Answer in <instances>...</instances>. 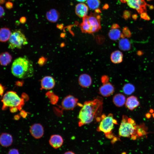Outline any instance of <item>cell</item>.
Returning a JSON list of instances; mask_svg holds the SVG:
<instances>
[{"instance_id":"3957f363","label":"cell","mask_w":154,"mask_h":154,"mask_svg":"<svg viewBox=\"0 0 154 154\" xmlns=\"http://www.w3.org/2000/svg\"><path fill=\"white\" fill-rule=\"evenodd\" d=\"M139 126L133 119L123 115L119 129V135L120 137H130L133 139H136Z\"/></svg>"},{"instance_id":"484cf974","label":"cell","mask_w":154,"mask_h":154,"mask_svg":"<svg viewBox=\"0 0 154 154\" xmlns=\"http://www.w3.org/2000/svg\"><path fill=\"white\" fill-rule=\"evenodd\" d=\"M135 88L134 86L130 83L125 84L123 88V90L124 94L127 95H130L135 91Z\"/></svg>"},{"instance_id":"e575fe53","label":"cell","mask_w":154,"mask_h":154,"mask_svg":"<svg viewBox=\"0 0 154 154\" xmlns=\"http://www.w3.org/2000/svg\"><path fill=\"white\" fill-rule=\"evenodd\" d=\"M63 154H75V153L72 151H68L66 152Z\"/></svg>"},{"instance_id":"5b68a950","label":"cell","mask_w":154,"mask_h":154,"mask_svg":"<svg viewBox=\"0 0 154 154\" xmlns=\"http://www.w3.org/2000/svg\"><path fill=\"white\" fill-rule=\"evenodd\" d=\"M100 123L97 128V131L104 133L106 137L111 139L113 137L112 132L114 124H117L116 120L115 119L113 114L110 113L106 116L103 114L100 116Z\"/></svg>"},{"instance_id":"83f0119b","label":"cell","mask_w":154,"mask_h":154,"mask_svg":"<svg viewBox=\"0 0 154 154\" xmlns=\"http://www.w3.org/2000/svg\"><path fill=\"white\" fill-rule=\"evenodd\" d=\"M8 154H20V153L17 149L12 148L9 150Z\"/></svg>"},{"instance_id":"ba28073f","label":"cell","mask_w":154,"mask_h":154,"mask_svg":"<svg viewBox=\"0 0 154 154\" xmlns=\"http://www.w3.org/2000/svg\"><path fill=\"white\" fill-rule=\"evenodd\" d=\"M122 3L126 2L130 7L136 10L138 13L141 14L146 12V6L148 5L145 0H120Z\"/></svg>"},{"instance_id":"ab89813d","label":"cell","mask_w":154,"mask_h":154,"mask_svg":"<svg viewBox=\"0 0 154 154\" xmlns=\"http://www.w3.org/2000/svg\"><path fill=\"white\" fill-rule=\"evenodd\" d=\"M146 116L147 117L149 118L151 116V115L149 114L148 113L146 114Z\"/></svg>"},{"instance_id":"f546056e","label":"cell","mask_w":154,"mask_h":154,"mask_svg":"<svg viewBox=\"0 0 154 154\" xmlns=\"http://www.w3.org/2000/svg\"><path fill=\"white\" fill-rule=\"evenodd\" d=\"M123 30L124 33L125 35L127 37H130L131 36V33L130 32L127 28H125Z\"/></svg>"},{"instance_id":"7bdbcfd3","label":"cell","mask_w":154,"mask_h":154,"mask_svg":"<svg viewBox=\"0 0 154 154\" xmlns=\"http://www.w3.org/2000/svg\"></svg>"},{"instance_id":"b9f144b4","label":"cell","mask_w":154,"mask_h":154,"mask_svg":"<svg viewBox=\"0 0 154 154\" xmlns=\"http://www.w3.org/2000/svg\"><path fill=\"white\" fill-rule=\"evenodd\" d=\"M147 1H151L152 0H147Z\"/></svg>"},{"instance_id":"836d02e7","label":"cell","mask_w":154,"mask_h":154,"mask_svg":"<svg viewBox=\"0 0 154 154\" xmlns=\"http://www.w3.org/2000/svg\"><path fill=\"white\" fill-rule=\"evenodd\" d=\"M18 108L17 107H12L10 108V112L12 113L15 112L17 111Z\"/></svg>"},{"instance_id":"30bf717a","label":"cell","mask_w":154,"mask_h":154,"mask_svg":"<svg viewBox=\"0 0 154 154\" xmlns=\"http://www.w3.org/2000/svg\"><path fill=\"white\" fill-rule=\"evenodd\" d=\"M78 100L73 96L69 95L66 97L62 103L63 108L66 110H72L78 104Z\"/></svg>"},{"instance_id":"9a60e30c","label":"cell","mask_w":154,"mask_h":154,"mask_svg":"<svg viewBox=\"0 0 154 154\" xmlns=\"http://www.w3.org/2000/svg\"><path fill=\"white\" fill-rule=\"evenodd\" d=\"M88 11V7L84 3H79L76 6L75 13L77 16L80 18H83L87 15Z\"/></svg>"},{"instance_id":"44dd1931","label":"cell","mask_w":154,"mask_h":154,"mask_svg":"<svg viewBox=\"0 0 154 154\" xmlns=\"http://www.w3.org/2000/svg\"><path fill=\"white\" fill-rule=\"evenodd\" d=\"M110 58L112 62L114 63H120L123 60V53L119 50L115 51L111 54Z\"/></svg>"},{"instance_id":"7c38bea8","label":"cell","mask_w":154,"mask_h":154,"mask_svg":"<svg viewBox=\"0 0 154 154\" xmlns=\"http://www.w3.org/2000/svg\"><path fill=\"white\" fill-rule=\"evenodd\" d=\"M49 142L52 147L55 149H57L62 145L64 141L61 136L59 135L54 134L51 136Z\"/></svg>"},{"instance_id":"5bb4252c","label":"cell","mask_w":154,"mask_h":154,"mask_svg":"<svg viewBox=\"0 0 154 154\" xmlns=\"http://www.w3.org/2000/svg\"><path fill=\"white\" fill-rule=\"evenodd\" d=\"M13 142V138L11 134L3 133L0 135V144L3 147H9L11 145Z\"/></svg>"},{"instance_id":"6da1fadb","label":"cell","mask_w":154,"mask_h":154,"mask_svg":"<svg viewBox=\"0 0 154 154\" xmlns=\"http://www.w3.org/2000/svg\"><path fill=\"white\" fill-rule=\"evenodd\" d=\"M103 100L97 97L94 100L85 102L80 111L78 125L80 127L89 123L99 117L102 110Z\"/></svg>"},{"instance_id":"f1b7e54d","label":"cell","mask_w":154,"mask_h":154,"mask_svg":"<svg viewBox=\"0 0 154 154\" xmlns=\"http://www.w3.org/2000/svg\"><path fill=\"white\" fill-rule=\"evenodd\" d=\"M5 6L7 9H10L13 8V5L11 2L8 1L6 3Z\"/></svg>"},{"instance_id":"ac0fdd59","label":"cell","mask_w":154,"mask_h":154,"mask_svg":"<svg viewBox=\"0 0 154 154\" xmlns=\"http://www.w3.org/2000/svg\"><path fill=\"white\" fill-rule=\"evenodd\" d=\"M113 101L115 105L117 107H122L125 103V97L122 94H117L114 96Z\"/></svg>"},{"instance_id":"7a4b0ae2","label":"cell","mask_w":154,"mask_h":154,"mask_svg":"<svg viewBox=\"0 0 154 154\" xmlns=\"http://www.w3.org/2000/svg\"><path fill=\"white\" fill-rule=\"evenodd\" d=\"M11 72L14 76L20 79L30 78L34 74L33 63L27 57H18L13 62Z\"/></svg>"},{"instance_id":"8fae6325","label":"cell","mask_w":154,"mask_h":154,"mask_svg":"<svg viewBox=\"0 0 154 154\" xmlns=\"http://www.w3.org/2000/svg\"><path fill=\"white\" fill-rule=\"evenodd\" d=\"M31 135L34 138L38 139L43 136L44 130L43 126L39 123H35L32 125L30 129Z\"/></svg>"},{"instance_id":"d6986e66","label":"cell","mask_w":154,"mask_h":154,"mask_svg":"<svg viewBox=\"0 0 154 154\" xmlns=\"http://www.w3.org/2000/svg\"><path fill=\"white\" fill-rule=\"evenodd\" d=\"M11 33L9 29L3 27L0 29V41L5 42L9 40Z\"/></svg>"},{"instance_id":"cb8c5ba5","label":"cell","mask_w":154,"mask_h":154,"mask_svg":"<svg viewBox=\"0 0 154 154\" xmlns=\"http://www.w3.org/2000/svg\"><path fill=\"white\" fill-rule=\"evenodd\" d=\"M58 12L54 9L51 10L46 14L47 19L52 22L56 21L58 18Z\"/></svg>"},{"instance_id":"4dcf8cb0","label":"cell","mask_w":154,"mask_h":154,"mask_svg":"<svg viewBox=\"0 0 154 154\" xmlns=\"http://www.w3.org/2000/svg\"><path fill=\"white\" fill-rule=\"evenodd\" d=\"M131 16V13L129 11H126L124 12V17L125 19H127L130 17Z\"/></svg>"},{"instance_id":"74e56055","label":"cell","mask_w":154,"mask_h":154,"mask_svg":"<svg viewBox=\"0 0 154 154\" xmlns=\"http://www.w3.org/2000/svg\"><path fill=\"white\" fill-rule=\"evenodd\" d=\"M24 19L25 18H21L20 19V21L21 22V23H24L25 21Z\"/></svg>"},{"instance_id":"f35d334b","label":"cell","mask_w":154,"mask_h":154,"mask_svg":"<svg viewBox=\"0 0 154 154\" xmlns=\"http://www.w3.org/2000/svg\"><path fill=\"white\" fill-rule=\"evenodd\" d=\"M77 1L80 2H84L86 1L87 0H76Z\"/></svg>"},{"instance_id":"4fadbf2b","label":"cell","mask_w":154,"mask_h":154,"mask_svg":"<svg viewBox=\"0 0 154 154\" xmlns=\"http://www.w3.org/2000/svg\"><path fill=\"white\" fill-rule=\"evenodd\" d=\"M55 81L53 78L50 76L44 77L41 81V85L42 89L50 90L53 88L55 85Z\"/></svg>"},{"instance_id":"1f68e13d","label":"cell","mask_w":154,"mask_h":154,"mask_svg":"<svg viewBox=\"0 0 154 154\" xmlns=\"http://www.w3.org/2000/svg\"><path fill=\"white\" fill-rule=\"evenodd\" d=\"M5 14V12L3 8L0 5V18L3 17Z\"/></svg>"},{"instance_id":"d590c367","label":"cell","mask_w":154,"mask_h":154,"mask_svg":"<svg viewBox=\"0 0 154 154\" xmlns=\"http://www.w3.org/2000/svg\"><path fill=\"white\" fill-rule=\"evenodd\" d=\"M137 14H134L132 15V17L133 19L136 20L137 18Z\"/></svg>"},{"instance_id":"8d00e7d4","label":"cell","mask_w":154,"mask_h":154,"mask_svg":"<svg viewBox=\"0 0 154 154\" xmlns=\"http://www.w3.org/2000/svg\"><path fill=\"white\" fill-rule=\"evenodd\" d=\"M5 2V0H0V4H3Z\"/></svg>"},{"instance_id":"ffe728a7","label":"cell","mask_w":154,"mask_h":154,"mask_svg":"<svg viewBox=\"0 0 154 154\" xmlns=\"http://www.w3.org/2000/svg\"><path fill=\"white\" fill-rule=\"evenodd\" d=\"M12 57L7 52H5L0 54V64L3 66H6L11 61Z\"/></svg>"},{"instance_id":"8992f818","label":"cell","mask_w":154,"mask_h":154,"mask_svg":"<svg viewBox=\"0 0 154 154\" xmlns=\"http://www.w3.org/2000/svg\"><path fill=\"white\" fill-rule=\"evenodd\" d=\"M1 101L3 103L2 109L4 110L8 107H17L19 108L22 100L15 92L9 91L4 95Z\"/></svg>"},{"instance_id":"277c9868","label":"cell","mask_w":154,"mask_h":154,"mask_svg":"<svg viewBox=\"0 0 154 154\" xmlns=\"http://www.w3.org/2000/svg\"><path fill=\"white\" fill-rule=\"evenodd\" d=\"M91 13L82 18V22L80 26L84 33H92L98 31L101 28L100 16L97 14Z\"/></svg>"},{"instance_id":"603a6c76","label":"cell","mask_w":154,"mask_h":154,"mask_svg":"<svg viewBox=\"0 0 154 154\" xmlns=\"http://www.w3.org/2000/svg\"><path fill=\"white\" fill-rule=\"evenodd\" d=\"M120 30L116 28H113L109 31L108 36L110 38L114 40H116L119 39L121 36Z\"/></svg>"},{"instance_id":"2e32d148","label":"cell","mask_w":154,"mask_h":154,"mask_svg":"<svg viewBox=\"0 0 154 154\" xmlns=\"http://www.w3.org/2000/svg\"><path fill=\"white\" fill-rule=\"evenodd\" d=\"M78 82L79 84L82 87L88 88L91 84L92 78L89 75L86 74H83L79 76Z\"/></svg>"},{"instance_id":"4316f807","label":"cell","mask_w":154,"mask_h":154,"mask_svg":"<svg viewBox=\"0 0 154 154\" xmlns=\"http://www.w3.org/2000/svg\"><path fill=\"white\" fill-rule=\"evenodd\" d=\"M141 17L143 19L149 20L150 19L148 15L146 12H143L141 14Z\"/></svg>"},{"instance_id":"7402d4cb","label":"cell","mask_w":154,"mask_h":154,"mask_svg":"<svg viewBox=\"0 0 154 154\" xmlns=\"http://www.w3.org/2000/svg\"><path fill=\"white\" fill-rule=\"evenodd\" d=\"M119 48L123 51H128L131 48V44L128 39L122 38L119 41Z\"/></svg>"},{"instance_id":"60d3db41","label":"cell","mask_w":154,"mask_h":154,"mask_svg":"<svg viewBox=\"0 0 154 154\" xmlns=\"http://www.w3.org/2000/svg\"><path fill=\"white\" fill-rule=\"evenodd\" d=\"M153 117H154V114L153 115Z\"/></svg>"},{"instance_id":"52a82bcc","label":"cell","mask_w":154,"mask_h":154,"mask_svg":"<svg viewBox=\"0 0 154 154\" xmlns=\"http://www.w3.org/2000/svg\"><path fill=\"white\" fill-rule=\"evenodd\" d=\"M28 43L27 39L22 31L16 30L11 33L9 40L8 48L12 50L20 49Z\"/></svg>"},{"instance_id":"d6a6232c","label":"cell","mask_w":154,"mask_h":154,"mask_svg":"<svg viewBox=\"0 0 154 154\" xmlns=\"http://www.w3.org/2000/svg\"><path fill=\"white\" fill-rule=\"evenodd\" d=\"M5 88L4 87L0 84V96H2L4 91Z\"/></svg>"},{"instance_id":"d4e9b609","label":"cell","mask_w":154,"mask_h":154,"mask_svg":"<svg viewBox=\"0 0 154 154\" xmlns=\"http://www.w3.org/2000/svg\"><path fill=\"white\" fill-rule=\"evenodd\" d=\"M86 3L90 9L95 10L99 7L100 2V0H87Z\"/></svg>"},{"instance_id":"e0dca14e","label":"cell","mask_w":154,"mask_h":154,"mask_svg":"<svg viewBox=\"0 0 154 154\" xmlns=\"http://www.w3.org/2000/svg\"><path fill=\"white\" fill-rule=\"evenodd\" d=\"M125 105L128 109L132 110L139 105V103L137 98L132 96L127 98L125 102Z\"/></svg>"},{"instance_id":"9c48e42d","label":"cell","mask_w":154,"mask_h":154,"mask_svg":"<svg viewBox=\"0 0 154 154\" xmlns=\"http://www.w3.org/2000/svg\"><path fill=\"white\" fill-rule=\"evenodd\" d=\"M107 80H102L103 85L100 88V94L104 97H108L114 93V88L113 85L110 83L108 82Z\"/></svg>"}]
</instances>
